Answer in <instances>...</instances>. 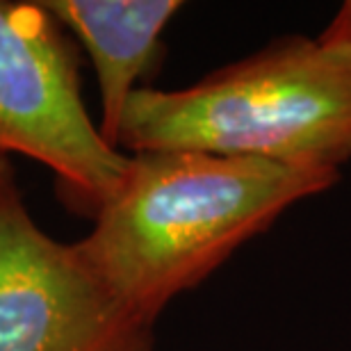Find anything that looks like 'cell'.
Listing matches in <instances>:
<instances>
[{
	"instance_id": "1",
	"label": "cell",
	"mask_w": 351,
	"mask_h": 351,
	"mask_svg": "<svg viewBox=\"0 0 351 351\" xmlns=\"http://www.w3.org/2000/svg\"><path fill=\"white\" fill-rule=\"evenodd\" d=\"M338 173L194 151L132 153L121 185L75 249L153 326L178 294L203 283L290 206L333 187Z\"/></svg>"
},
{
	"instance_id": "2",
	"label": "cell",
	"mask_w": 351,
	"mask_h": 351,
	"mask_svg": "<svg viewBox=\"0 0 351 351\" xmlns=\"http://www.w3.org/2000/svg\"><path fill=\"white\" fill-rule=\"evenodd\" d=\"M123 153L194 151L340 171L351 160V32L285 37L185 89L142 87L125 108Z\"/></svg>"
},
{
	"instance_id": "3",
	"label": "cell",
	"mask_w": 351,
	"mask_h": 351,
	"mask_svg": "<svg viewBox=\"0 0 351 351\" xmlns=\"http://www.w3.org/2000/svg\"><path fill=\"white\" fill-rule=\"evenodd\" d=\"M10 153L48 167L66 206L89 217L130 165L91 121L78 48L41 0H0V156Z\"/></svg>"
},
{
	"instance_id": "4",
	"label": "cell",
	"mask_w": 351,
	"mask_h": 351,
	"mask_svg": "<svg viewBox=\"0 0 351 351\" xmlns=\"http://www.w3.org/2000/svg\"><path fill=\"white\" fill-rule=\"evenodd\" d=\"M0 351H156L73 244L53 240L19 185L0 194Z\"/></svg>"
},
{
	"instance_id": "5",
	"label": "cell",
	"mask_w": 351,
	"mask_h": 351,
	"mask_svg": "<svg viewBox=\"0 0 351 351\" xmlns=\"http://www.w3.org/2000/svg\"><path fill=\"white\" fill-rule=\"evenodd\" d=\"M85 48L101 91L103 137L119 149V130L132 94L158 66L165 27L182 10L178 0H41Z\"/></svg>"
},
{
	"instance_id": "6",
	"label": "cell",
	"mask_w": 351,
	"mask_h": 351,
	"mask_svg": "<svg viewBox=\"0 0 351 351\" xmlns=\"http://www.w3.org/2000/svg\"><path fill=\"white\" fill-rule=\"evenodd\" d=\"M14 182H16V176H14L12 162L5 156H0V194L10 185H14Z\"/></svg>"
}]
</instances>
